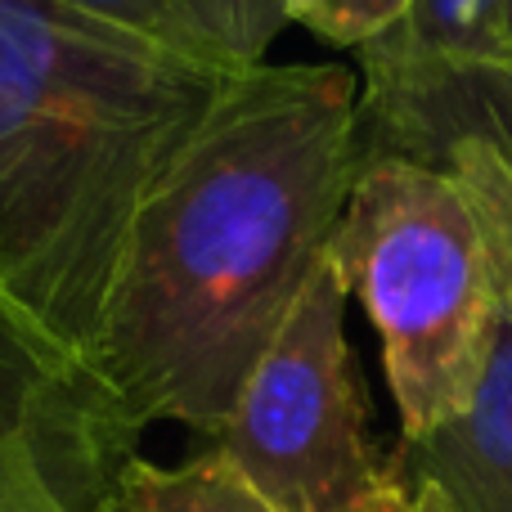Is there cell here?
I'll return each instance as SVG.
<instances>
[{
  "label": "cell",
  "mask_w": 512,
  "mask_h": 512,
  "mask_svg": "<svg viewBox=\"0 0 512 512\" xmlns=\"http://www.w3.org/2000/svg\"><path fill=\"white\" fill-rule=\"evenodd\" d=\"M360 171V77L234 72L140 203L86 369L135 427L216 441L319 261Z\"/></svg>",
  "instance_id": "cell-1"
},
{
  "label": "cell",
  "mask_w": 512,
  "mask_h": 512,
  "mask_svg": "<svg viewBox=\"0 0 512 512\" xmlns=\"http://www.w3.org/2000/svg\"><path fill=\"white\" fill-rule=\"evenodd\" d=\"M225 81L50 0H0V292L77 360L135 212Z\"/></svg>",
  "instance_id": "cell-2"
},
{
  "label": "cell",
  "mask_w": 512,
  "mask_h": 512,
  "mask_svg": "<svg viewBox=\"0 0 512 512\" xmlns=\"http://www.w3.org/2000/svg\"><path fill=\"white\" fill-rule=\"evenodd\" d=\"M328 256L382 337L405 445L423 441L468 405L504 297L481 207L445 171L369 158Z\"/></svg>",
  "instance_id": "cell-3"
},
{
  "label": "cell",
  "mask_w": 512,
  "mask_h": 512,
  "mask_svg": "<svg viewBox=\"0 0 512 512\" xmlns=\"http://www.w3.org/2000/svg\"><path fill=\"white\" fill-rule=\"evenodd\" d=\"M212 450L274 512H414V477L369 436L346 346V283L319 261Z\"/></svg>",
  "instance_id": "cell-4"
},
{
  "label": "cell",
  "mask_w": 512,
  "mask_h": 512,
  "mask_svg": "<svg viewBox=\"0 0 512 512\" xmlns=\"http://www.w3.org/2000/svg\"><path fill=\"white\" fill-rule=\"evenodd\" d=\"M355 59L360 162L405 158L454 180L512 171V0H409Z\"/></svg>",
  "instance_id": "cell-5"
},
{
  "label": "cell",
  "mask_w": 512,
  "mask_h": 512,
  "mask_svg": "<svg viewBox=\"0 0 512 512\" xmlns=\"http://www.w3.org/2000/svg\"><path fill=\"white\" fill-rule=\"evenodd\" d=\"M27 441L135 454L140 427L113 405L86 360L0 292V450Z\"/></svg>",
  "instance_id": "cell-6"
},
{
  "label": "cell",
  "mask_w": 512,
  "mask_h": 512,
  "mask_svg": "<svg viewBox=\"0 0 512 512\" xmlns=\"http://www.w3.org/2000/svg\"><path fill=\"white\" fill-rule=\"evenodd\" d=\"M414 481L436 486L454 512H512V288L468 405L432 436L400 450Z\"/></svg>",
  "instance_id": "cell-7"
},
{
  "label": "cell",
  "mask_w": 512,
  "mask_h": 512,
  "mask_svg": "<svg viewBox=\"0 0 512 512\" xmlns=\"http://www.w3.org/2000/svg\"><path fill=\"white\" fill-rule=\"evenodd\" d=\"M50 5L225 77L261 68L270 45L292 23L288 0H50Z\"/></svg>",
  "instance_id": "cell-8"
},
{
  "label": "cell",
  "mask_w": 512,
  "mask_h": 512,
  "mask_svg": "<svg viewBox=\"0 0 512 512\" xmlns=\"http://www.w3.org/2000/svg\"><path fill=\"white\" fill-rule=\"evenodd\" d=\"M135 454L27 441L0 450V512H104Z\"/></svg>",
  "instance_id": "cell-9"
},
{
  "label": "cell",
  "mask_w": 512,
  "mask_h": 512,
  "mask_svg": "<svg viewBox=\"0 0 512 512\" xmlns=\"http://www.w3.org/2000/svg\"><path fill=\"white\" fill-rule=\"evenodd\" d=\"M117 504L122 512H274L212 445L176 468L135 454L122 472Z\"/></svg>",
  "instance_id": "cell-10"
},
{
  "label": "cell",
  "mask_w": 512,
  "mask_h": 512,
  "mask_svg": "<svg viewBox=\"0 0 512 512\" xmlns=\"http://www.w3.org/2000/svg\"><path fill=\"white\" fill-rule=\"evenodd\" d=\"M409 0H288V18L342 50H360L373 36H382Z\"/></svg>",
  "instance_id": "cell-11"
},
{
  "label": "cell",
  "mask_w": 512,
  "mask_h": 512,
  "mask_svg": "<svg viewBox=\"0 0 512 512\" xmlns=\"http://www.w3.org/2000/svg\"><path fill=\"white\" fill-rule=\"evenodd\" d=\"M414 486H418L414 512H454V508H450V499H445L436 486H427V481H414Z\"/></svg>",
  "instance_id": "cell-12"
},
{
  "label": "cell",
  "mask_w": 512,
  "mask_h": 512,
  "mask_svg": "<svg viewBox=\"0 0 512 512\" xmlns=\"http://www.w3.org/2000/svg\"><path fill=\"white\" fill-rule=\"evenodd\" d=\"M117 486H122V481H117ZM104 512H122V504H117V495L108 499V508H104Z\"/></svg>",
  "instance_id": "cell-13"
}]
</instances>
